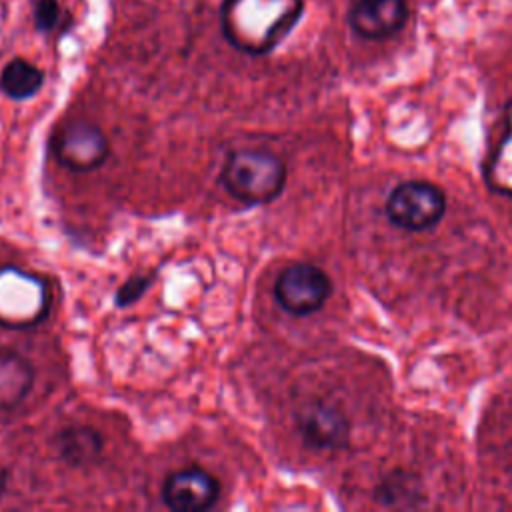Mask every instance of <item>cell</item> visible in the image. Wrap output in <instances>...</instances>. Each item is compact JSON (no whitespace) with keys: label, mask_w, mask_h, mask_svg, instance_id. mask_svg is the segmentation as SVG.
I'll return each instance as SVG.
<instances>
[{"label":"cell","mask_w":512,"mask_h":512,"mask_svg":"<svg viewBox=\"0 0 512 512\" xmlns=\"http://www.w3.org/2000/svg\"><path fill=\"white\" fill-rule=\"evenodd\" d=\"M302 12L304 0H224L220 26L230 46L262 56L292 32Z\"/></svg>","instance_id":"cell-1"},{"label":"cell","mask_w":512,"mask_h":512,"mask_svg":"<svg viewBox=\"0 0 512 512\" xmlns=\"http://www.w3.org/2000/svg\"><path fill=\"white\" fill-rule=\"evenodd\" d=\"M220 182L226 192L244 204H268L286 184V164L270 150L240 148L228 154Z\"/></svg>","instance_id":"cell-2"},{"label":"cell","mask_w":512,"mask_h":512,"mask_svg":"<svg viewBox=\"0 0 512 512\" xmlns=\"http://www.w3.org/2000/svg\"><path fill=\"white\" fill-rule=\"evenodd\" d=\"M50 308L42 276L18 266H0V326L24 330L40 324Z\"/></svg>","instance_id":"cell-3"},{"label":"cell","mask_w":512,"mask_h":512,"mask_svg":"<svg viewBox=\"0 0 512 512\" xmlns=\"http://www.w3.org/2000/svg\"><path fill=\"white\" fill-rule=\"evenodd\" d=\"M446 214V196L442 188L426 180H408L398 184L386 200L388 220L404 230L422 232L434 228Z\"/></svg>","instance_id":"cell-4"},{"label":"cell","mask_w":512,"mask_h":512,"mask_svg":"<svg viewBox=\"0 0 512 512\" xmlns=\"http://www.w3.org/2000/svg\"><path fill=\"white\" fill-rule=\"evenodd\" d=\"M332 292L328 274L308 262L286 266L274 284L276 302L294 316H308L324 306Z\"/></svg>","instance_id":"cell-5"},{"label":"cell","mask_w":512,"mask_h":512,"mask_svg":"<svg viewBox=\"0 0 512 512\" xmlns=\"http://www.w3.org/2000/svg\"><path fill=\"white\" fill-rule=\"evenodd\" d=\"M54 154L58 162L72 172H92L106 162L110 144L96 124L74 120L56 132Z\"/></svg>","instance_id":"cell-6"},{"label":"cell","mask_w":512,"mask_h":512,"mask_svg":"<svg viewBox=\"0 0 512 512\" xmlns=\"http://www.w3.org/2000/svg\"><path fill=\"white\" fill-rule=\"evenodd\" d=\"M296 426L302 440L314 450H342L350 442L346 414L328 402L312 400L296 412Z\"/></svg>","instance_id":"cell-7"},{"label":"cell","mask_w":512,"mask_h":512,"mask_svg":"<svg viewBox=\"0 0 512 512\" xmlns=\"http://www.w3.org/2000/svg\"><path fill=\"white\" fill-rule=\"evenodd\" d=\"M220 496V482L204 468L172 472L162 484V500L176 512H202Z\"/></svg>","instance_id":"cell-8"},{"label":"cell","mask_w":512,"mask_h":512,"mask_svg":"<svg viewBox=\"0 0 512 512\" xmlns=\"http://www.w3.org/2000/svg\"><path fill=\"white\" fill-rule=\"evenodd\" d=\"M406 0H356L348 10V24L360 38L384 40L404 28Z\"/></svg>","instance_id":"cell-9"},{"label":"cell","mask_w":512,"mask_h":512,"mask_svg":"<svg viewBox=\"0 0 512 512\" xmlns=\"http://www.w3.org/2000/svg\"><path fill=\"white\" fill-rule=\"evenodd\" d=\"M54 448L68 466L86 468L102 458L104 440L96 428L86 424H74L64 426L56 432Z\"/></svg>","instance_id":"cell-10"},{"label":"cell","mask_w":512,"mask_h":512,"mask_svg":"<svg viewBox=\"0 0 512 512\" xmlns=\"http://www.w3.org/2000/svg\"><path fill=\"white\" fill-rule=\"evenodd\" d=\"M34 370L14 350L0 348V412L16 408L32 390Z\"/></svg>","instance_id":"cell-11"},{"label":"cell","mask_w":512,"mask_h":512,"mask_svg":"<svg viewBox=\"0 0 512 512\" xmlns=\"http://www.w3.org/2000/svg\"><path fill=\"white\" fill-rule=\"evenodd\" d=\"M42 84L44 72L24 58H12L0 72V90L12 100L32 98Z\"/></svg>","instance_id":"cell-12"},{"label":"cell","mask_w":512,"mask_h":512,"mask_svg":"<svg viewBox=\"0 0 512 512\" xmlns=\"http://www.w3.org/2000/svg\"><path fill=\"white\" fill-rule=\"evenodd\" d=\"M488 184L506 196H512V104H510V112H508V128L504 138L500 140L488 172H486Z\"/></svg>","instance_id":"cell-13"},{"label":"cell","mask_w":512,"mask_h":512,"mask_svg":"<svg viewBox=\"0 0 512 512\" xmlns=\"http://www.w3.org/2000/svg\"><path fill=\"white\" fill-rule=\"evenodd\" d=\"M412 480L414 478H408L406 474L396 472L380 484L376 498L386 506H396L398 494H402V506H414L416 504V488H412Z\"/></svg>","instance_id":"cell-14"},{"label":"cell","mask_w":512,"mask_h":512,"mask_svg":"<svg viewBox=\"0 0 512 512\" xmlns=\"http://www.w3.org/2000/svg\"><path fill=\"white\" fill-rule=\"evenodd\" d=\"M152 284V276L150 274H136L132 278H128L118 290H116V296H114V304L118 308H126L130 304H134L136 300L142 298V294L150 288Z\"/></svg>","instance_id":"cell-15"},{"label":"cell","mask_w":512,"mask_h":512,"mask_svg":"<svg viewBox=\"0 0 512 512\" xmlns=\"http://www.w3.org/2000/svg\"><path fill=\"white\" fill-rule=\"evenodd\" d=\"M34 20L44 32H54L62 22V8L58 0H34Z\"/></svg>","instance_id":"cell-16"},{"label":"cell","mask_w":512,"mask_h":512,"mask_svg":"<svg viewBox=\"0 0 512 512\" xmlns=\"http://www.w3.org/2000/svg\"><path fill=\"white\" fill-rule=\"evenodd\" d=\"M6 482H8L6 470L0 466V496H2V494H4V490H6Z\"/></svg>","instance_id":"cell-17"}]
</instances>
